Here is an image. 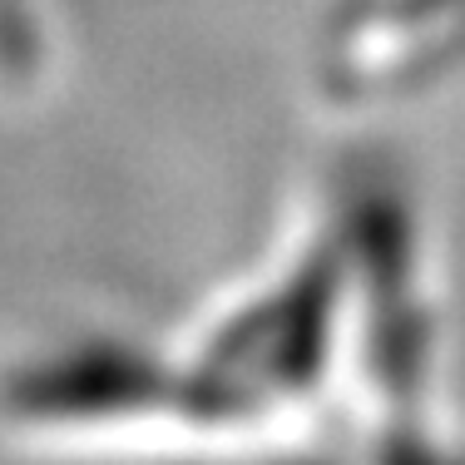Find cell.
Instances as JSON below:
<instances>
[{"label": "cell", "mask_w": 465, "mask_h": 465, "mask_svg": "<svg viewBox=\"0 0 465 465\" xmlns=\"http://www.w3.org/2000/svg\"><path fill=\"white\" fill-rule=\"evenodd\" d=\"M0 430L20 446L124 450L203 436L183 367L114 331H60L0 367Z\"/></svg>", "instance_id": "cell-1"}]
</instances>
